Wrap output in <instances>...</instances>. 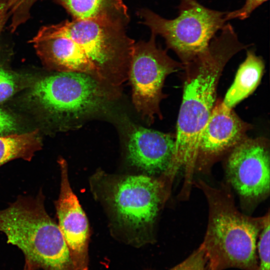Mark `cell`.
I'll return each mask as SVG.
<instances>
[{
  "label": "cell",
  "mask_w": 270,
  "mask_h": 270,
  "mask_svg": "<svg viewBox=\"0 0 270 270\" xmlns=\"http://www.w3.org/2000/svg\"><path fill=\"white\" fill-rule=\"evenodd\" d=\"M169 270H213L208 258L200 245L188 258Z\"/></svg>",
  "instance_id": "obj_18"
},
{
  "label": "cell",
  "mask_w": 270,
  "mask_h": 270,
  "mask_svg": "<svg viewBox=\"0 0 270 270\" xmlns=\"http://www.w3.org/2000/svg\"><path fill=\"white\" fill-rule=\"evenodd\" d=\"M35 266L28 260L26 259L23 270H34Z\"/></svg>",
  "instance_id": "obj_23"
},
{
  "label": "cell",
  "mask_w": 270,
  "mask_h": 270,
  "mask_svg": "<svg viewBox=\"0 0 270 270\" xmlns=\"http://www.w3.org/2000/svg\"><path fill=\"white\" fill-rule=\"evenodd\" d=\"M58 162L61 174L60 192L54 202L58 226L68 246L74 270H88V220L70 186L66 160L60 158Z\"/></svg>",
  "instance_id": "obj_10"
},
{
  "label": "cell",
  "mask_w": 270,
  "mask_h": 270,
  "mask_svg": "<svg viewBox=\"0 0 270 270\" xmlns=\"http://www.w3.org/2000/svg\"><path fill=\"white\" fill-rule=\"evenodd\" d=\"M118 94V88L90 75L62 72L36 82L28 97L50 118L70 122L102 110Z\"/></svg>",
  "instance_id": "obj_5"
},
{
  "label": "cell",
  "mask_w": 270,
  "mask_h": 270,
  "mask_svg": "<svg viewBox=\"0 0 270 270\" xmlns=\"http://www.w3.org/2000/svg\"><path fill=\"white\" fill-rule=\"evenodd\" d=\"M9 14L6 0H0V34Z\"/></svg>",
  "instance_id": "obj_22"
},
{
  "label": "cell",
  "mask_w": 270,
  "mask_h": 270,
  "mask_svg": "<svg viewBox=\"0 0 270 270\" xmlns=\"http://www.w3.org/2000/svg\"><path fill=\"white\" fill-rule=\"evenodd\" d=\"M268 0H245L243 6L232 12H226V20L238 18L244 20L248 18L254 10Z\"/></svg>",
  "instance_id": "obj_20"
},
{
  "label": "cell",
  "mask_w": 270,
  "mask_h": 270,
  "mask_svg": "<svg viewBox=\"0 0 270 270\" xmlns=\"http://www.w3.org/2000/svg\"><path fill=\"white\" fill-rule=\"evenodd\" d=\"M36 0H6L8 12L12 16L10 26L14 31L29 16L30 8Z\"/></svg>",
  "instance_id": "obj_19"
},
{
  "label": "cell",
  "mask_w": 270,
  "mask_h": 270,
  "mask_svg": "<svg viewBox=\"0 0 270 270\" xmlns=\"http://www.w3.org/2000/svg\"><path fill=\"white\" fill-rule=\"evenodd\" d=\"M250 124L217 102L200 134L196 166L202 170L245 138Z\"/></svg>",
  "instance_id": "obj_11"
},
{
  "label": "cell",
  "mask_w": 270,
  "mask_h": 270,
  "mask_svg": "<svg viewBox=\"0 0 270 270\" xmlns=\"http://www.w3.org/2000/svg\"><path fill=\"white\" fill-rule=\"evenodd\" d=\"M22 85L20 76L0 66V104L12 97Z\"/></svg>",
  "instance_id": "obj_17"
},
{
  "label": "cell",
  "mask_w": 270,
  "mask_h": 270,
  "mask_svg": "<svg viewBox=\"0 0 270 270\" xmlns=\"http://www.w3.org/2000/svg\"><path fill=\"white\" fill-rule=\"evenodd\" d=\"M178 15L164 18L151 10L142 8L138 15L152 33L162 36L167 48L187 63L206 50L216 33L226 24V12L208 8L196 0H180Z\"/></svg>",
  "instance_id": "obj_6"
},
{
  "label": "cell",
  "mask_w": 270,
  "mask_h": 270,
  "mask_svg": "<svg viewBox=\"0 0 270 270\" xmlns=\"http://www.w3.org/2000/svg\"><path fill=\"white\" fill-rule=\"evenodd\" d=\"M73 20L125 28L130 17L122 0H56Z\"/></svg>",
  "instance_id": "obj_13"
},
{
  "label": "cell",
  "mask_w": 270,
  "mask_h": 270,
  "mask_svg": "<svg viewBox=\"0 0 270 270\" xmlns=\"http://www.w3.org/2000/svg\"><path fill=\"white\" fill-rule=\"evenodd\" d=\"M270 214L268 212L265 216L264 224L257 242V270H270Z\"/></svg>",
  "instance_id": "obj_16"
},
{
  "label": "cell",
  "mask_w": 270,
  "mask_h": 270,
  "mask_svg": "<svg viewBox=\"0 0 270 270\" xmlns=\"http://www.w3.org/2000/svg\"><path fill=\"white\" fill-rule=\"evenodd\" d=\"M156 36L152 33L148 40L134 43L128 72L133 104L149 124L156 116L162 118L160 104L166 96L162 90L165 78L184 68L182 62L174 60L165 50L158 47Z\"/></svg>",
  "instance_id": "obj_8"
},
{
  "label": "cell",
  "mask_w": 270,
  "mask_h": 270,
  "mask_svg": "<svg viewBox=\"0 0 270 270\" xmlns=\"http://www.w3.org/2000/svg\"><path fill=\"white\" fill-rule=\"evenodd\" d=\"M262 138H244L232 150L226 163L228 179L246 200L262 199L270 192V152Z\"/></svg>",
  "instance_id": "obj_9"
},
{
  "label": "cell",
  "mask_w": 270,
  "mask_h": 270,
  "mask_svg": "<svg viewBox=\"0 0 270 270\" xmlns=\"http://www.w3.org/2000/svg\"><path fill=\"white\" fill-rule=\"evenodd\" d=\"M108 185L106 201L118 224L138 244L152 225L161 204L164 184L144 175L116 177Z\"/></svg>",
  "instance_id": "obj_7"
},
{
  "label": "cell",
  "mask_w": 270,
  "mask_h": 270,
  "mask_svg": "<svg viewBox=\"0 0 270 270\" xmlns=\"http://www.w3.org/2000/svg\"><path fill=\"white\" fill-rule=\"evenodd\" d=\"M264 69L262 58L252 50L248 51L246 58L240 66L234 81L222 101V104L232 108L250 95L258 85Z\"/></svg>",
  "instance_id": "obj_14"
},
{
  "label": "cell",
  "mask_w": 270,
  "mask_h": 270,
  "mask_svg": "<svg viewBox=\"0 0 270 270\" xmlns=\"http://www.w3.org/2000/svg\"><path fill=\"white\" fill-rule=\"evenodd\" d=\"M249 45L242 43L228 23L214 36L204 52L183 64L186 70L183 95L176 125L172 159L165 172L170 179L182 167L184 186H190L198 154L200 138L215 104L222 70L230 59Z\"/></svg>",
  "instance_id": "obj_1"
},
{
  "label": "cell",
  "mask_w": 270,
  "mask_h": 270,
  "mask_svg": "<svg viewBox=\"0 0 270 270\" xmlns=\"http://www.w3.org/2000/svg\"><path fill=\"white\" fill-rule=\"evenodd\" d=\"M125 30L92 21L66 20L43 26L30 42L68 38L72 52L71 72L87 74L118 88L128 79L135 43Z\"/></svg>",
  "instance_id": "obj_2"
},
{
  "label": "cell",
  "mask_w": 270,
  "mask_h": 270,
  "mask_svg": "<svg viewBox=\"0 0 270 270\" xmlns=\"http://www.w3.org/2000/svg\"><path fill=\"white\" fill-rule=\"evenodd\" d=\"M42 146L38 130L0 136V166L16 158L30 161Z\"/></svg>",
  "instance_id": "obj_15"
},
{
  "label": "cell",
  "mask_w": 270,
  "mask_h": 270,
  "mask_svg": "<svg viewBox=\"0 0 270 270\" xmlns=\"http://www.w3.org/2000/svg\"><path fill=\"white\" fill-rule=\"evenodd\" d=\"M18 128L16 118L9 112L0 108V136L16 134Z\"/></svg>",
  "instance_id": "obj_21"
},
{
  "label": "cell",
  "mask_w": 270,
  "mask_h": 270,
  "mask_svg": "<svg viewBox=\"0 0 270 270\" xmlns=\"http://www.w3.org/2000/svg\"><path fill=\"white\" fill-rule=\"evenodd\" d=\"M196 184L208 204V225L200 245L212 270H257V240L265 216L254 218L240 212L226 188H214L202 180Z\"/></svg>",
  "instance_id": "obj_3"
},
{
  "label": "cell",
  "mask_w": 270,
  "mask_h": 270,
  "mask_svg": "<svg viewBox=\"0 0 270 270\" xmlns=\"http://www.w3.org/2000/svg\"><path fill=\"white\" fill-rule=\"evenodd\" d=\"M128 158L134 166L148 174L164 172L174 154V138L170 134L134 128L126 146Z\"/></svg>",
  "instance_id": "obj_12"
},
{
  "label": "cell",
  "mask_w": 270,
  "mask_h": 270,
  "mask_svg": "<svg viewBox=\"0 0 270 270\" xmlns=\"http://www.w3.org/2000/svg\"><path fill=\"white\" fill-rule=\"evenodd\" d=\"M40 190L34 197L18 196L0 210V232L18 247L26 259L44 270H74L58 224L49 216Z\"/></svg>",
  "instance_id": "obj_4"
}]
</instances>
